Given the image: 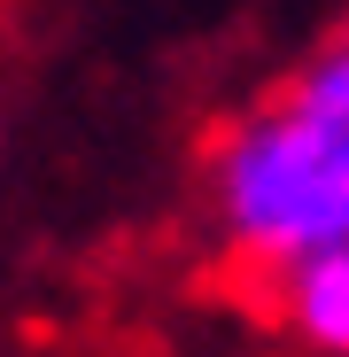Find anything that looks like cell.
<instances>
[{"label":"cell","instance_id":"cell-2","mask_svg":"<svg viewBox=\"0 0 349 357\" xmlns=\"http://www.w3.org/2000/svg\"><path fill=\"white\" fill-rule=\"evenodd\" d=\"M279 311L318 357H349V249H326L279 280Z\"/></svg>","mask_w":349,"mask_h":357},{"label":"cell","instance_id":"cell-3","mask_svg":"<svg viewBox=\"0 0 349 357\" xmlns=\"http://www.w3.org/2000/svg\"><path fill=\"white\" fill-rule=\"evenodd\" d=\"M279 101H295V109H311V116H349V31L341 39H326L311 63L287 78V93Z\"/></svg>","mask_w":349,"mask_h":357},{"label":"cell","instance_id":"cell-1","mask_svg":"<svg viewBox=\"0 0 349 357\" xmlns=\"http://www.w3.org/2000/svg\"><path fill=\"white\" fill-rule=\"evenodd\" d=\"M217 225L241 257L279 272L349 249V116L295 101L256 109L217 148Z\"/></svg>","mask_w":349,"mask_h":357}]
</instances>
